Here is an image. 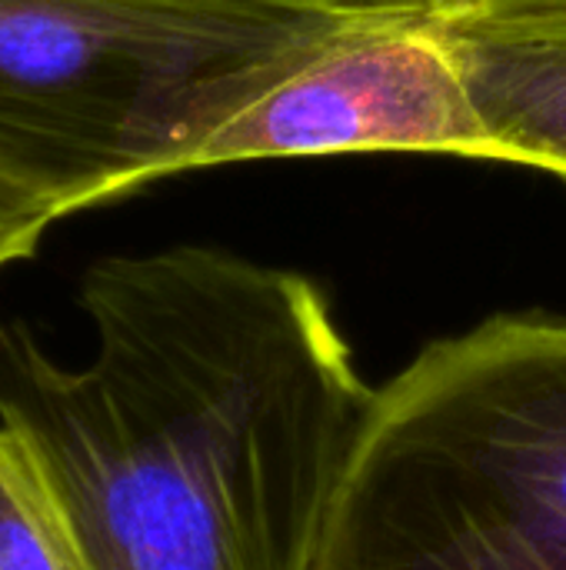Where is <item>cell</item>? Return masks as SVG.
<instances>
[{"mask_svg": "<svg viewBox=\"0 0 566 570\" xmlns=\"http://www.w3.org/2000/svg\"><path fill=\"white\" fill-rule=\"evenodd\" d=\"M87 364L0 317V424L47 468L90 570H317L374 404L304 274L177 244L87 267Z\"/></svg>", "mask_w": 566, "mask_h": 570, "instance_id": "1", "label": "cell"}, {"mask_svg": "<svg viewBox=\"0 0 566 570\" xmlns=\"http://www.w3.org/2000/svg\"><path fill=\"white\" fill-rule=\"evenodd\" d=\"M377 0H0V227L23 257L93 204L203 167Z\"/></svg>", "mask_w": 566, "mask_h": 570, "instance_id": "2", "label": "cell"}, {"mask_svg": "<svg viewBox=\"0 0 566 570\" xmlns=\"http://www.w3.org/2000/svg\"><path fill=\"white\" fill-rule=\"evenodd\" d=\"M317 570H566V317H487L374 391Z\"/></svg>", "mask_w": 566, "mask_h": 570, "instance_id": "3", "label": "cell"}, {"mask_svg": "<svg viewBox=\"0 0 566 570\" xmlns=\"http://www.w3.org/2000/svg\"><path fill=\"white\" fill-rule=\"evenodd\" d=\"M360 150L500 164L440 17L377 0L234 117L207 147L203 167Z\"/></svg>", "mask_w": 566, "mask_h": 570, "instance_id": "4", "label": "cell"}, {"mask_svg": "<svg viewBox=\"0 0 566 570\" xmlns=\"http://www.w3.org/2000/svg\"><path fill=\"white\" fill-rule=\"evenodd\" d=\"M440 20L500 164L537 167L566 184V10Z\"/></svg>", "mask_w": 566, "mask_h": 570, "instance_id": "5", "label": "cell"}, {"mask_svg": "<svg viewBox=\"0 0 566 570\" xmlns=\"http://www.w3.org/2000/svg\"><path fill=\"white\" fill-rule=\"evenodd\" d=\"M0 570H90L47 468L7 424H0Z\"/></svg>", "mask_w": 566, "mask_h": 570, "instance_id": "6", "label": "cell"}, {"mask_svg": "<svg viewBox=\"0 0 566 570\" xmlns=\"http://www.w3.org/2000/svg\"><path fill=\"white\" fill-rule=\"evenodd\" d=\"M387 3H407L434 17H504V13L566 10V0H387Z\"/></svg>", "mask_w": 566, "mask_h": 570, "instance_id": "7", "label": "cell"}, {"mask_svg": "<svg viewBox=\"0 0 566 570\" xmlns=\"http://www.w3.org/2000/svg\"><path fill=\"white\" fill-rule=\"evenodd\" d=\"M17 261H27V257L20 254V247L13 244V237L0 227V271H3L7 264H17Z\"/></svg>", "mask_w": 566, "mask_h": 570, "instance_id": "8", "label": "cell"}]
</instances>
